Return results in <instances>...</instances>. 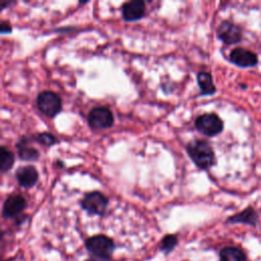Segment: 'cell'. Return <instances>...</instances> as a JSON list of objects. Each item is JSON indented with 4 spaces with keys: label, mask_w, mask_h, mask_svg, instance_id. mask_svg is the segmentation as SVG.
Instances as JSON below:
<instances>
[{
    "label": "cell",
    "mask_w": 261,
    "mask_h": 261,
    "mask_svg": "<svg viewBox=\"0 0 261 261\" xmlns=\"http://www.w3.org/2000/svg\"><path fill=\"white\" fill-rule=\"evenodd\" d=\"M186 150L192 161L201 169H208L215 163L214 151L205 140H194L190 142Z\"/></svg>",
    "instance_id": "cell-1"
},
{
    "label": "cell",
    "mask_w": 261,
    "mask_h": 261,
    "mask_svg": "<svg viewBox=\"0 0 261 261\" xmlns=\"http://www.w3.org/2000/svg\"><path fill=\"white\" fill-rule=\"evenodd\" d=\"M85 247L93 256L111 259L115 250V243L110 237L99 233L86 239Z\"/></svg>",
    "instance_id": "cell-2"
},
{
    "label": "cell",
    "mask_w": 261,
    "mask_h": 261,
    "mask_svg": "<svg viewBox=\"0 0 261 261\" xmlns=\"http://www.w3.org/2000/svg\"><path fill=\"white\" fill-rule=\"evenodd\" d=\"M39 111L47 117H55L62 109L60 97L52 91H42L36 99Z\"/></svg>",
    "instance_id": "cell-3"
},
{
    "label": "cell",
    "mask_w": 261,
    "mask_h": 261,
    "mask_svg": "<svg viewBox=\"0 0 261 261\" xmlns=\"http://www.w3.org/2000/svg\"><path fill=\"white\" fill-rule=\"evenodd\" d=\"M81 206L90 215L103 216L107 210L108 198L99 191L89 192L81 200Z\"/></svg>",
    "instance_id": "cell-4"
},
{
    "label": "cell",
    "mask_w": 261,
    "mask_h": 261,
    "mask_svg": "<svg viewBox=\"0 0 261 261\" xmlns=\"http://www.w3.org/2000/svg\"><path fill=\"white\" fill-rule=\"evenodd\" d=\"M195 127L207 137H214L223 129V121L215 113H204L195 120Z\"/></svg>",
    "instance_id": "cell-5"
},
{
    "label": "cell",
    "mask_w": 261,
    "mask_h": 261,
    "mask_svg": "<svg viewBox=\"0 0 261 261\" xmlns=\"http://www.w3.org/2000/svg\"><path fill=\"white\" fill-rule=\"evenodd\" d=\"M88 123L92 129H106L113 125L114 117L107 106H96L88 114Z\"/></svg>",
    "instance_id": "cell-6"
},
{
    "label": "cell",
    "mask_w": 261,
    "mask_h": 261,
    "mask_svg": "<svg viewBox=\"0 0 261 261\" xmlns=\"http://www.w3.org/2000/svg\"><path fill=\"white\" fill-rule=\"evenodd\" d=\"M25 208L27 200L20 194H10L3 203L2 215L7 219H16Z\"/></svg>",
    "instance_id": "cell-7"
},
{
    "label": "cell",
    "mask_w": 261,
    "mask_h": 261,
    "mask_svg": "<svg viewBox=\"0 0 261 261\" xmlns=\"http://www.w3.org/2000/svg\"><path fill=\"white\" fill-rule=\"evenodd\" d=\"M218 38L225 44H236L242 39V30L236 23L229 20H223L217 28Z\"/></svg>",
    "instance_id": "cell-8"
},
{
    "label": "cell",
    "mask_w": 261,
    "mask_h": 261,
    "mask_svg": "<svg viewBox=\"0 0 261 261\" xmlns=\"http://www.w3.org/2000/svg\"><path fill=\"white\" fill-rule=\"evenodd\" d=\"M146 14V3L142 0L125 2L121 6V15L125 21H136Z\"/></svg>",
    "instance_id": "cell-9"
},
{
    "label": "cell",
    "mask_w": 261,
    "mask_h": 261,
    "mask_svg": "<svg viewBox=\"0 0 261 261\" xmlns=\"http://www.w3.org/2000/svg\"><path fill=\"white\" fill-rule=\"evenodd\" d=\"M229 60L241 67L254 66L258 62L257 55L245 48H236L229 53Z\"/></svg>",
    "instance_id": "cell-10"
},
{
    "label": "cell",
    "mask_w": 261,
    "mask_h": 261,
    "mask_svg": "<svg viewBox=\"0 0 261 261\" xmlns=\"http://www.w3.org/2000/svg\"><path fill=\"white\" fill-rule=\"evenodd\" d=\"M15 178L19 186L25 189H31L37 184L39 179V173L35 166L25 165L19 167L16 170Z\"/></svg>",
    "instance_id": "cell-11"
},
{
    "label": "cell",
    "mask_w": 261,
    "mask_h": 261,
    "mask_svg": "<svg viewBox=\"0 0 261 261\" xmlns=\"http://www.w3.org/2000/svg\"><path fill=\"white\" fill-rule=\"evenodd\" d=\"M32 138L21 137L15 144L17 155L23 161H36L40 157V152L31 145Z\"/></svg>",
    "instance_id": "cell-12"
},
{
    "label": "cell",
    "mask_w": 261,
    "mask_h": 261,
    "mask_svg": "<svg viewBox=\"0 0 261 261\" xmlns=\"http://www.w3.org/2000/svg\"><path fill=\"white\" fill-rule=\"evenodd\" d=\"M258 220V215L255 210L251 207L243 210L240 213H237L227 218L226 222L228 223H246L250 225H256Z\"/></svg>",
    "instance_id": "cell-13"
},
{
    "label": "cell",
    "mask_w": 261,
    "mask_h": 261,
    "mask_svg": "<svg viewBox=\"0 0 261 261\" xmlns=\"http://www.w3.org/2000/svg\"><path fill=\"white\" fill-rule=\"evenodd\" d=\"M197 82L200 88L201 95H213L216 92V88L213 84L212 76L207 71H199L197 74Z\"/></svg>",
    "instance_id": "cell-14"
},
{
    "label": "cell",
    "mask_w": 261,
    "mask_h": 261,
    "mask_svg": "<svg viewBox=\"0 0 261 261\" xmlns=\"http://www.w3.org/2000/svg\"><path fill=\"white\" fill-rule=\"evenodd\" d=\"M219 261H247V256L240 248L224 247L219 251Z\"/></svg>",
    "instance_id": "cell-15"
},
{
    "label": "cell",
    "mask_w": 261,
    "mask_h": 261,
    "mask_svg": "<svg viewBox=\"0 0 261 261\" xmlns=\"http://www.w3.org/2000/svg\"><path fill=\"white\" fill-rule=\"evenodd\" d=\"M14 164V154L5 146L0 147V171L5 173L9 171Z\"/></svg>",
    "instance_id": "cell-16"
},
{
    "label": "cell",
    "mask_w": 261,
    "mask_h": 261,
    "mask_svg": "<svg viewBox=\"0 0 261 261\" xmlns=\"http://www.w3.org/2000/svg\"><path fill=\"white\" fill-rule=\"evenodd\" d=\"M177 244H178L177 236L173 234V233H167L161 239V241L159 243V249L165 255H168L174 250V248L177 246Z\"/></svg>",
    "instance_id": "cell-17"
},
{
    "label": "cell",
    "mask_w": 261,
    "mask_h": 261,
    "mask_svg": "<svg viewBox=\"0 0 261 261\" xmlns=\"http://www.w3.org/2000/svg\"><path fill=\"white\" fill-rule=\"evenodd\" d=\"M32 141H35L43 146L46 147H51L52 145L56 144L58 140L53 136L51 133L48 132H43V133H38L32 137Z\"/></svg>",
    "instance_id": "cell-18"
},
{
    "label": "cell",
    "mask_w": 261,
    "mask_h": 261,
    "mask_svg": "<svg viewBox=\"0 0 261 261\" xmlns=\"http://www.w3.org/2000/svg\"><path fill=\"white\" fill-rule=\"evenodd\" d=\"M0 32H1V34H10L12 32L11 24L8 21L2 20L1 24H0Z\"/></svg>",
    "instance_id": "cell-19"
},
{
    "label": "cell",
    "mask_w": 261,
    "mask_h": 261,
    "mask_svg": "<svg viewBox=\"0 0 261 261\" xmlns=\"http://www.w3.org/2000/svg\"><path fill=\"white\" fill-rule=\"evenodd\" d=\"M85 261H111V259H105V258H101V257H97V256H90L89 258H87Z\"/></svg>",
    "instance_id": "cell-20"
},
{
    "label": "cell",
    "mask_w": 261,
    "mask_h": 261,
    "mask_svg": "<svg viewBox=\"0 0 261 261\" xmlns=\"http://www.w3.org/2000/svg\"><path fill=\"white\" fill-rule=\"evenodd\" d=\"M3 261H16V258H15V256H13V257H10V258H7V259H4Z\"/></svg>",
    "instance_id": "cell-21"
}]
</instances>
